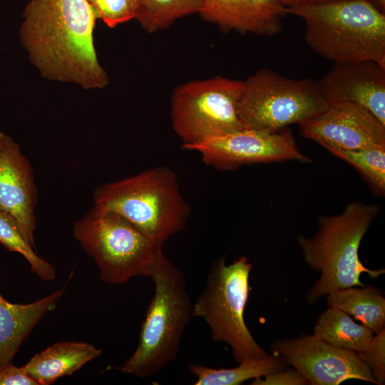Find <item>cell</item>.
Masks as SVG:
<instances>
[{
  "label": "cell",
  "mask_w": 385,
  "mask_h": 385,
  "mask_svg": "<svg viewBox=\"0 0 385 385\" xmlns=\"http://www.w3.org/2000/svg\"><path fill=\"white\" fill-rule=\"evenodd\" d=\"M23 17L21 41L43 77L85 89L108 85L93 44L98 16L86 0H31Z\"/></svg>",
  "instance_id": "obj_1"
},
{
  "label": "cell",
  "mask_w": 385,
  "mask_h": 385,
  "mask_svg": "<svg viewBox=\"0 0 385 385\" xmlns=\"http://www.w3.org/2000/svg\"><path fill=\"white\" fill-rule=\"evenodd\" d=\"M380 212L377 204L354 201L339 215L319 216L317 231L310 237L297 235V240L309 267L321 273L307 294L309 304L332 291L351 287H364L362 273L376 278L384 269L371 270L359 258L361 241Z\"/></svg>",
  "instance_id": "obj_2"
},
{
  "label": "cell",
  "mask_w": 385,
  "mask_h": 385,
  "mask_svg": "<svg viewBox=\"0 0 385 385\" xmlns=\"http://www.w3.org/2000/svg\"><path fill=\"white\" fill-rule=\"evenodd\" d=\"M302 19L312 51L334 63L375 61L385 69V14L366 0H331L287 8Z\"/></svg>",
  "instance_id": "obj_3"
},
{
  "label": "cell",
  "mask_w": 385,
  "mask_h": 385,
  "mask_svg": "<svg viewBox=\"0 0 385 385\" xmlns=\"http://www.w3.org/2000/svg\"><path fill=\"white\" fill-rule=\"evenodd\" d=\"M154 292L146 310L134 352L118 369L140 378L158 372L177 357L183 333L192 317V303L182 270L156 253L149 276Z\"/></svg>",
  "instance_id": "obj_4"
},
{
  "label": "cell",
  "mask_w": 385,
  "mask_h": 385,
  "mask_svg": "<svg viewBox=\"0 0 385 385\" xmlns=\"http://www.w3.org/2000/svg\"><path fill=\"white\" fill-rule=\"evenodd\" d=\"M93 201L124 217L159 249L185 228L191 211L175 173L164 165L100 185Z\"/></svg>",
  "instance_id": "obj_5"
},
{
  "label": "cell",
  "mask_w": 385,
  "mask_h": 385,
  "mask_svg": "<svg viewBox=\"0 0 385 385\" xmlns=\"http://www.w3.org/2000/svg\"><path fill=\"white\" fill-rule=\"evenodd\" d=\"M251 270L252 265L245 256L230 265H226L224 257L217 259L203 290L192 304V317L203 319L214 342L230 346L237 363L269 355L255 340L245 322Z\"/></svg>",
  "instance_id": "obj_6"
},
{
  "label": "cell",
  "mask_w": 385,
  "mask_h": 385,
  "mask_svg": "<svg viewBox=\"0 0 385 385\" xmlns=\"http://www.w3.org/2000/svg\"><path fill=\"white\" fill-rule=\"evenodd\" d=\"M73 235L94 261L100 279L117 285L148 277L158 250L130 221L93 205L73 226Z\"/></svg>",
  "instance_id": "obj_7"
},
{
  "label": "cell",
  "mask_w": 385,
  "mask_h": 385,
  "mask_svg": "<svg viewBox=\"0 0 385 385\" xmlns=\"http://www.w3.org/2000/svg\"><path fill=\"white\" fill-rule=\"evenodd\" d=\"M329 105L316 81L292 79L264 68L243 81L237 114L245 129L275 132L304 123Z\"/></svg>",
  "instance_id": "obj_8"
},
{
  "label": "cell",
  "mask_w": 385,
  "mask_h": 385,
  "mask_svg": "<svg viewBox=\"0 0 385 385\" xmlns=\"http://www.w3.org/2000/svg\"><path fill=\"white\" fill-rule=\"evenodd\" d=\"M242 86V81L217 76L174 90L171 121L182 147L244 129L237 114Z\"/></svg>",
  "instance_id": "obj_9"
},
{
  "label": "cell",
  "mask_w": 385,
  "mask_h": 385,
  "mask_svg": "<svg viewBox=\"0 0 385 385\" xmlns=\"http://www.w3.org/2000/svg\"><path fill=\"white\" fill-rule=\"evenodd\" d=\"M183 148L198 152L204 163L220 170L259 163L310 162L298 149L292 133L286 128L275 132L244 128Z\"/></svg>",
  "instance_id": "obj_10"
},
{
  "label": "cell",
  "mask_w": 385,
  "mask_h": 385,
  "mask_svg": "<svg viewBox=\"0 0 385 385\" xmlns=\"http://www.w3.org/2000/svg\"><path fill=\"white\" fill-rule=\"evenodd\" d=\"M271 350L311 385H339L349 379L378 384L356 352L332 346L314 334L277 339Z\"/></svg>",
  "instance_id": "obj_11"
},
{
  "label": "cell",
  "mask_w": 385,
  "mask_h": 385,
  "mask_svg": "<svg viewBox=\"0 0 385 385\" xmlns=\"http://www.w3.org/2000/svg\"><path fill=\"white\" fill-rule=\"evenodd\" d=\"M300 133L326 149L359 150L385 146V125L364 107L351 102L330 103L299 124Z\"/></svg>",
  "instance_id": "obj_12"
},
{
  "label": "cell",
  "mask_w": 385,
  "mask_h": 385,
  "mask_svg": "<svg viewBox=\"0 0 385 385\" xmlns=\"http://www.w3.org/2000/svg\"><path fill=\"white\" fill-rule=\"evenodd\" d=\"M38 190L32 166L20 145L0 131V211L10 215L36 249Z\"/></svg>",
  "instance_id": "obj_13"
},
{
  "label": "cell",
  "mask_w": 385,
  "mask_h": 385,
  "mask_svg": "<svg viewBox=\"0 0 385 385\" xmlns=\"http://www.w3.org/2000/svg\"><path fill=\"white\" fill-rule=\"evenodd\" d=\"M317 82L329 104L356 103L366 108L385 125V69L375 61L334 63Z\"/></svg>",
  "instance_id": "obj_14"
},
{
  "label": "cell",
  "mask_w": 385,
  "mask_h": 385,
  "mask_svg": "<svg viewBox=\"0 0 385 385\" xmlns=\"http://www.w3.org/2000/svg\"><path fill=\"white\" fill-rule=\"evenodd\" d=\"M199 14L222 31L273 36L283 28L287 8L278 0H201Z\"/></svg>",
  "instance_id": "obj_15"
},
{
  "label": "cell",
  "mask_w": 385,
  "mask_h": 385,
  "mask_svg": "<svg viewBox=\"0 0 385 385\" xmlns=\"http://www.w3.org/2000/svg\"><path fill=\"white\" fill-rule=\"evenodd\" d=\"M56 292L28 304H14L0 294V368L11 364L24 340L35 326L53 310L65 292Z\"/></svg>",
  "instance_id": "obj_16"
},
{
  "label": "cell",
  "mask_w": 385,
  "mask_h": 385,
  "mask_svg": "<svg viewBox=\"0 0 385 385\" xmlns=\"http://www.w3.org/2000/svg\"><path fill=\"white\" fill-rule=\"evenodd\" d=\"M101 353V349L84 342H58L35 354L24 367L38 385H50L76 372Z\"/></svg>",
  "instance_id": "obj_17"
},
{
  "label": "cell",
  "mask_w": 385,
  "mask_h": 385,
  "mask_svg": "<svg viewBox=\"0 0 385 385\" xmlns=\"http://www.w3.org/2000/svg\"><path fill=\"white\" fill-rule=\"evenodd\" d=\"M327 296V304L342 310L374 333L385 329V297L372 286L354 287L334 290Z\"/></svg>",
  "instance_id": "obj_18"
},
{
  "label": "cell",
  "mask_w": 385,
  "mask_h": 385,
  "mask_svg": "<svg viewBox=\"0 0 385 385\" xmlns=\"http://www.w3.org/2000/svg\"><path fill=\"white\" fill-rule=\"evenodd\" d=\"M313 334L332 346L356 353L365 350L374 337L369 328L356 323L342 310L329 307L319 317Z\"/></svg>",
  "instance_id": "obj_19"
},
{
  "label": "cell",
  "mask_w": 385,
  "mask_h": 385,
  "mask_svg": "<svg viewBox=\"0 0 385 385\" xmlns=\"http://www.w3.org/2000/svg\"><path fill=\"white\" fill-rule=\"evenodd\" d=\"M285 368L286 364L273 354L245 360L239 363L238 366L229 369H212L191 363L188 364L189 372L197 378L195 385H239L247 380L263 377Z\"/></svg>",
  "instance_id": "obj_20"
},
{
  "label": "cell",
  "mask_w": 385,
  "mask_h": 385,
  "mask_svg": "<svg viewBox=\"0 0 385 385\" xmlns=\"http://www.w3.org/2000/svg\"><path fill=\"white\" fill-rule=\"evenodd\" d=\"M201 0H137L135 19L147 33L168 29L181 18L199 14Z\"/></svg>",
  "instance_id": "obj_21"
},
{
  "label": "cell",
  "mask_w": 385,
  "mask_h": 385,
  "mask_svg": "<svg viewBox=\"0 0 385 385\" xmlns=\"http://www.w3.org/2000/svg\"><path fill=\"white\" fill-rule=\"evenodd\" d=\"M0 243L9 251L21 254L28 261L31 271L41 280L48 282L56 278L53 266L38 255L16 221L2 211H0Z\"/></svg>",
  "instance_id": "obj_22"
},
{
  "label": "cell",
  "mask_w": 385,
  "mask_h": 385,
  "mask_svg": "<svg viewBox=\"0 0 385 385\" xmlns=\"http://www.w3.org/2000/svg\"><path fill=\"white\" fill-rule=\"evenodd\" d=\"M327 150L356 168L376 194H384L385 146L359 150L328 148Z\"/></svg>",
  "instance_id": "obj_23"
},
{
  "label": "cell",
  "mask_w": 385,
  "mask_h": 385,
  "mask_svg": "<svg viewBox=\"0 0 385 385\" xmlns=\"http://www.w3.org/2000/svg\"><path fill=\"white\" fill-rule=\"evenodd\" d=\"M108 27L135 19L137 0H86Z\"/></svg>",
  "instance_id": "obj_24"
},
{
  "label": "cell",
  "mask_w": 385,
  "mask_h": 385,
  "mask_svg": "<svg viewBox=\"0 0 385 385\" xmlns=\"http://www.w3.org/2000/svg\"><path fill=\"white\" fill-rule=\"evenodd\" d=\"M379 385L385 383V329L374 336L369 346L357 353Z\"/></svg>",
  "instance_id": "obj_25"
},
{
  "label": "cell",
  "mask_w": 385,
  "mask_h": 385,
  "mask_svg": "<svg viewBox=\"0 0 385 385\" xmlns=\"http://www.w3.org/2000/svg\"><path fill=\"white\" fill-rule=\"evenodd\" d=\"M262 377L256 378L252 385H305L309 384L307 379L294 368L279 370Z\"/></svg>",
  "instance_id": "obj_26"
},
{
  "label": "cell",
  "mask_w": 385,
  "mask_h": 385,
  "mask_svg": "<svg viewBox=\"0 0 385 385\" xmlns=\"http://www.w3.org/2000/svg\"><path fill=\"white\" fill-rule=\"evenodd\" d=\"M0 385H38L25 370L24 366H15L11 364L0 368Z\"/></svg>",
  "instance_id": "obj_27"
},
{
  "label": "cell",
  "mask_w": 385,
  "mask_h": 385,
  "mask_svg": "<svg viewBox=\"0 0 385 385\" xmlns=\"http://www.w3.org/2000/svg\"><path fill=\"white\" fill-rule=\"evenodd\" d=\"M287 8H294L318 4L331 0H278Z\"/></svg>",
  "instance_id": "obj_28"
},
{
  "label": "cell",
  "mask_w": 385,
  "mask_h": 385,
  "mask_svg": "<svg viewBox=\"0 0 385 385\" xmlns=\"http://www.w3.org/2000/svg\"><path fill=\"white\" fill-rule=\"evenodd\" d=\"M381 12L385 14V0H366Z\"/></svg>",
  "instance_id": "obj_29"
}]
</instances>
